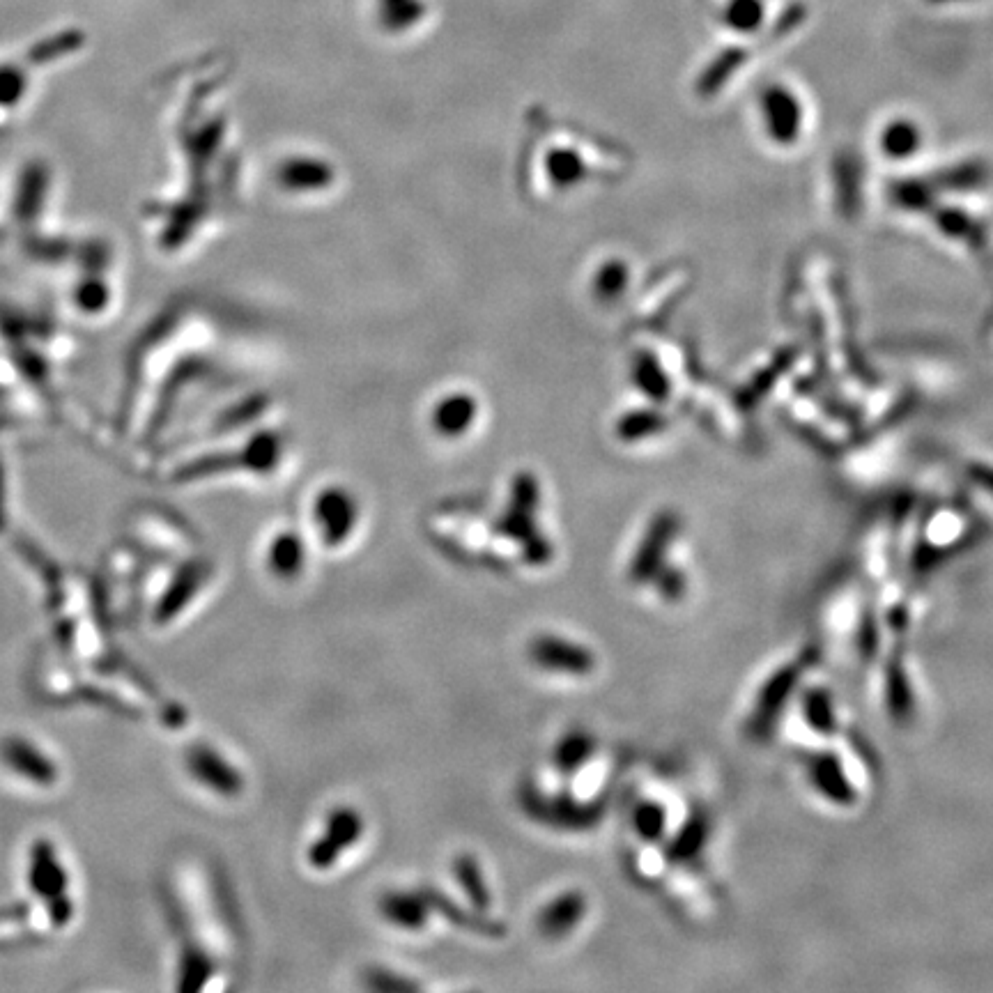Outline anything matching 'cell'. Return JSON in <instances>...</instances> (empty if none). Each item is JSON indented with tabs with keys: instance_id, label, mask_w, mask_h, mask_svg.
Here are the masks:
<instances>
[{
	"instance_id": "obj_15",
	"label": "cell",
	"mask_w": 993,
	"mask_h": 993,
	"mask_svg": "<svg viewBox=\"0 0 993 993\" xmlns=\"http://www.w3.org/2000/svg\"><path fill=\"white\" fill-rule=\"evenodd\" d=\"M596 752V738L587 729H571L554 743L552 766L559 775H575Z\"/></svg>"
},
{
	"instance_id": "obj_23",
	"label": "cell",
	"mask_w": 993,
	"mask_h": 993,
	"mask_svg": "<svg viewBox=\"0 0 993 993\" xmlns=\"http://www.w3.org/2000/svg\"><path fill=\"white\" fill-rule=\"evenodd\" d=\"M653 582H658L660 594L667 600H679L685 594V575L676 568L662 566L660 573L653 577Z\"/></svg>"
},
{
	"instance_id": "obj_14",
	"label": "cell",
	"mask_w": 993,
	"mask_h": 993,
	"mask_svg": "<svg viewBox=\"0 0 993 993\" xmlns=\"http://www.w3.org/2000/svg\"><path fill=\"white\" fill-rule=\"evenodd\" d=\"M207 568L203 564H187L180 573L175 575V580L171 582V587L164 596H161L157 605V621H171L177 617L191 598L198 594L200 584L205 582Z\"/></svg>"
},
{
	"instance_id": "obj_16",
	"label": "cell",
	"mask_w": 993,
	"mask_h": 993,
	"mask_svg": "<svg viewBox=\"0 0 993 993\" xmlns=\"http://www.w3.org/2000/svg\"><path fill=\"white\" fill-rule=\"evenodd\" d=\"M920 141H922V136L913 122L897 120V122H890V125L885 127V132L881 136V150L885 152V155H890L895 159H904V157H911L913 152L920 148Z\"/></svg>"
},
{
	"instance_id": "obj_22",
	"label": "cell",
	"mask_w": 993,
	"mask_h": 993,
	"mask_svg": "<svg viewBox=\"0 0 993 993\" xmlns=\"http://www.w3.org/2000/svg\"><path fill=\"white\" fill-rule=\"evenodd\" d=\"M520 550H522V559H525L529 566H545V564H550L552 557H554L552 543L543 534H538L536 538H531V541H527L525 545H520Z\"/></svg>"
},
{
	"instance_id": "obj_8",
	"label": "cell",
	"mask_w": 993,
	"mask_h": 993,
	"mask_svg": "<svg viewBox=\"0 0 993 993\" xmlns=\"http://www.w3.org/2000/svg\"><path fill=\"white\" fill-rule=\"evenodd\" d=\"M419 890H421L423 899L428 902L430 911L440 913L442 918L449 922V925L458 927V929H465V931H472V934L488 936V938L504 936L506 929H504L502 922L488 918L486 913H479L472 906L465 908V906L456 904L449 895H446V892L433 888V885H423V888H419Z\"/></svg>"
},
{
	"instance_id": "obj_11",
	"label": "cell",
	"mask_w": 993,
	"mask_h": 993,
	"mask_svg": "<svg viewBox=\"0 0 993 993\" xmlns=\"http://www.w3.org/2000/svg\"><path fill=\"white\" fill-rule=\"evenodd\" d=\"M764 118H766L768 134H771L777 143H794L798 138L803 113H800L796 97L789 95L787 90L771 88L766 92Z\"/></svg>"
},
{
	"instance_id": "obj_3",
	"label": "cell",
	"mask_w": 993,
	"mask_h": 993,
	"mask_svg": "<svg viewBox=\"0 0 993 993\" xmlns=\"http://www.w3.org/2000/svg\"><path fill=\"white\" fill-rule=\"evenodd\" d=\"M812 660L814 658L810 653H805L803 658L780 667L771 679H768L764 688L759 690L757 706L752 708V718H750L752 738H764L768 731L773 729L777 715H780L784 704H787V699L794 695V690L798 688L803 674L812 667Z\"/></svg>"
},
{
	"instance_id": "obj_18",
	"label": "cell",
	"mask_w": 993,
	"mask_h": 993,
	"mask_svg": "<svg viewBox=\"0 0 993 993\" xmlns=\"http://www.w3.org/2000/svg\"><path fill=\"white\" fill-rule=\"evenodd\" d=\"M803 711L807 725H810L814 731H819V734H833L837 729L835 708L826 690L814 688L807 692L803 699Z\"/></svg>"
},
{
	"instance_id": "obj_19",
	"label": "cell",
	"mask_w": 993,
	"mask_h": 993,
	"mask_svg": "<svg viewBox=\"0 0 993 993\" xmlns=\"http://www.w3.org/2000/svg\"><path fill=\"white\" fill-rule=\"evenodd\" d=\"M888 706L897 720H906L913 711L911 685L902 667H892L888 672Z\"/></svg>"
},
{
	"instance_id": "obj_21",
	"label": "cell",
	"mask_w": 993,
	"mask_h": 993,
	"mask_svg": "<svg viewBox=\"0 0 993 993\" xmlns=\"http://www.w3.org/2000/svg\"><path fill=\"white\" fill-rule=\"evenodd\" d=\"M987 171L980 164H966L954 168V171L945 173V184L952 189H966V187H977V184L984 182Z\"/></svg>"
},
{
	"instance_id": "obj_17",
	"label": "cell",
	"mask_w": 993,
	"mask_h": 993,
	"mask_svg": "<svg viewBox=\"0 0 993 993\" xmlns=\"http://www.w3.org/2000/svg\"><path fill=\"white\" fill-rule=\"evenodd\" d=\"M706 837H708V821L702 817V814H695V817L685 821V826L676 833L672 842H669L667 846L669 856L676 860L695 858L697 853L704 849Z\"/></svg>"
},
{
	"instance_id": "obj_1",
	"label": "cell",
	"mask_w": 993,
	"mask_h": 993,
	"mask_svg": "<svg viewBox=\"0 0 993 993\" xmlns=\"http://www.w3.org/2000/svg\"><path fill=\"white\" fill-rule=\"evenodd\" d=\"M366 833V821L359 810L350 805H338L327 814L325 826L318 839L306 849V862L315 872H327L336 867L345 851H350Z\"/></svg>"
},
{
	"instance_id": "obj_13",
	"label": "cell",
	"mask_w": 993,
	"mask_h": 993,
	"mask_svg": "<svg viewBox=\"0 0 993 993\" xmlns=\"http://www.w3.org/2000/svg\"><path fill=\"white\" fill-rule=\"evenodd\" d=\"M451 872L453 879L458 883V888L463 890L467 904L476 908L479 913H488L492 892L488 888V879L481 867V860L476 858L474 853H458V856L453 858Z\"/></svg>"
},
{
	"instance_id": "obj_12",
	"label": "cell",
	"mask_w": 993,
	"mask_h": 993,
	"mask_svg": "<svg viewBox=\"0 0 993 993\" xmlns=\"http://www.w3.org/2000/svg\"><path fill=\"white\" fill-rule=\"evenodd\" d=\"M306 566V545L297 531H281L267 545V568L276 580L290 582Z\"/></svg>"
},
{
	"instance_id": "obj_2",
	"label": "cell",
	"mask_w": 993,
	"mask_h": 993,
	"mask_svg": "<svg viewBox=\"0 0 993 993\" xmlns=\"http://www.w3.org/2000/svg\"><path fill=\"white\" fill-rule=\"evenodd\" d=\"M527 656L531 665L550 674L564 676H587L596 669L594 651L568 637L541 633L531 637L527 644Z\"/></svg>"
},
{
	"instance_id": "obj_6",
	"label": "cell",
	"mask_w": 993,
	"mask_h": 993,
	"mask_svg": "<svg viewBox=\"0 0 993 993\" xmlns=\"http://www.w3.org/2000/svg\"><path fill=\"white\" fill-rule=\"evenodd\" d=\"M676 527H679L676 515L669 511L658 513L656 518H653L649 529H646V534L642 536L640 545H637L633 561H630V571H628L630 582L633 584L653 582V577H656L660 573V568L665 566V557L669 545L674 541Z\"/></svg>"
},
{
	"instance_id": "obj_4",
	"label": "cell",
	"mask_w": 993,
	"mask_h": 993,
	"mask_svg": "<svg viewBox=\"0 0 993 993\" xmlns=\"http://www.w3.org/2000/svg\"><path fill=\"white\" fill-rule=\"evenodd\" d=\"M313 520L318 525L322 543L329 548H341L359 522L357 499L341 486L320 490L313 502Z\"/></svg>"
},
{
	"instance_id": "obj_20",
	"label": "cell",
	"mask_w": 993,
	"mask_h": 993,
	"mask_svg": "<svg viewBox=\"0 0 993 993\" xmlns=\"http://www.w3.org/2000/svg\"><path fill=\"white\" fill-rule=\"evenodd\" d=\"M633 823H635L637 835L653 842V839H660L662 835H665V828H667L665 810H662L658 803H653V800H644V803L637 805V810L633 814Z\"/></svg>"
},
{
	"instance_id": "obj_10",
	"label": "cell",
	"mask_w": 993,
	"mask_h": 993,
	"mask_svg": "<svg viewBox=\"0 0 993 993\" xmlns=\"http://www.w3.org/2000/svg\"><path fill=\"white\" fill-rule=\"evenodd\" d=\"M807 771L812 775L814 787L819 789L823 798H828L835 805H851L856 800V789L844 773L842 761L833 752H819L807 761Z\"/></svg>"
},
{
	"instance_id": "obj_9",
	"label": "cell",
	"mask_w": 993,
	"mask_h": 993,
	"mask_svg": "<svg viewBox=\"0 0 993 993\" xmlns=\"http://www.w3.org/2000/svg\"><path fill=\"white\" fill-rule=\"evenodd\" d=\"M377 911L387 925L400 931H421L433 915L421 890H387L377 902Z\"/></svg>"
},
{
	"instance_id": "obj_7",
	"label": "cell",
	"mask_w": 993,
	"mask_h": 993,
	"mask_svg": "<svg viewBox=\"0 0 993 993\" xmlns=\"http://www.w3.org/2000/svg\"><path fill=\"white\" fill-rule=\"evenodd\" d=\"M589 911V902L582 890H564L552 897L536 918L538 934L548 941H561L582 925L584 915Z\"/></svg>"
},
{
	"instance_id": "obj_24",
	"label": "cell",
	"mask_w": 993,
	"mask_h": 993,
	"mask_svg": "<svg viewBox=\"0 0 993 993\" xmlns=\"http://www.w3.org/2000/svg\"><path fill=\"white\" fill-rule=\"evenodd\" d=\"M897 200L908 207H925L927 205V189L922 184L915 182H904L902 187H897Z\"/></svg>"
},
{
	"instance_id": "obj_5",
	"label": "cell",
	"mask_w": 993,
	"mask_h": 993,
	"mask_svg": "<svg viewBox=\"0 0 993 993\" xmlns=\"http://www.w3.org/2000/svg\"><path fill=\"white\" fill-rule=\"evenodd\" d=\"M189 775L221 798H237L244 791V775L210 745H194L187 752Z\"/></svg>"
},
{
	"instance_id": "obj_25",
	"label": "cell",
	"mask_w": 993,
	"mask_h": 993,
	"mask_svg": "<svg viewBox=\"0 0 993 993\" xmlns=\"http://www.w3.org/2000/svg\"><path fill=\"white\" fill-rule=\"evenodd\" d=\"M971 474H973V481L980 483V486L984 490H989L993 492V467H987V465H975L971 469Z\"/></svg>"
}]
</instances>
